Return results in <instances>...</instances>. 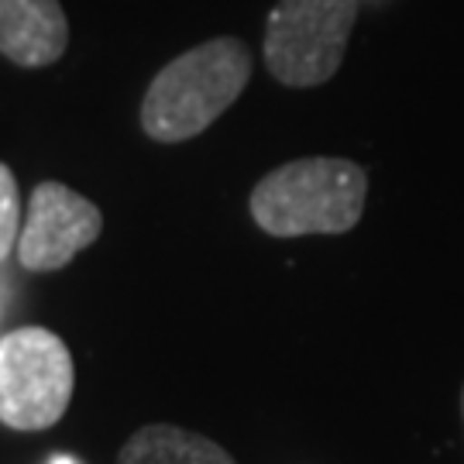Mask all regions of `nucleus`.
I'll return each instance as SVG.
<instances>
[{
    "label": "nucleus",
    "mask_w": 464,
    "mask_h": 464,
    "mask_svg": "<svg viewBox=\"0 0 464 464\" xmlns=\"http://www.w3.org/2000/svg\"><path fill=\"white\" fill-rule=\"evenodd\" d=\"M117 464H234V458L210 437L172 423H149L128 437Z\"/></svg>",
    "instance_id": "obj_7"
},
{
    "label": "nucleus",
    "mask_w": 464,
    "mask_h": 464,
    "mask_svg": "<svg viewBox=\"0 0 464 464\" xmlns=\"http://www.w3.org/2000/svg\"><path fill=\"white\" fill-rule=\"evenodd\" d=\"M21 197H17V179L14 172L0 162V262L11 258L17 251V237H21Z\"/></svg>",
    "instance_id": "obj_8"
},
{
    "label": "nucleus",
    "mask_w": 464,
    "mask_h": 464,
    "mask_svg": "<svg viewBox=\"0 0 464 464\" xmlns=\"http://www.w3.org/2000/svg\"><path fill=\"white\" fill-rule=\"evenodd\" d=\"M362 0H279L266 24V66L282 86L327 83L344 63Z\"/></svg>",
    "instance_id": "obj_3"
},
{
    "label": "nucleus",
    "mask_w": 464,
    "mask_h": 464,
    "mask_svg": "<svg viewBox=\"0 0 464 464\" xmlns=\"http://www.w3.org/2000/svg\"><path fill=\"white\" fill-rule=\"evenodd\" d=\"M251 52L241 38H210L172 59L145 90L141 128L162 145L189 141L245 93Z\"/></svg>",
    "instance_id": "obj_1"
},
{
    "label": "nucleus",
    "mask_w": 464,
    "mask_h": 464,
    "mask_svg": "<svg viewBox=\"0 0 464 464\" xmlns=\"http://www.w3.org/2000/svg\"><path fill=\"white\" fill-rule=\"evenodd\" d=\"M72 354L45 327H17L0 337V423L11 430H49L72 399Z\"/></svg>",
    "instance_id": "obj_4"
},
{
    "label": "nucleus",
    "mask_w": 464,
    "mask_h": 464,
    "mask_svg": "<svg viewBox=\"0 0 464 464\" xmlns=\"http://www.w3.org/2000/svg\"><path fill=\"white\" fill-rule=\"evenodd\" d=\"M69 21L59 0H0V55L14 66L45 69L63 59Z\"/></svg>",
    "instance_id": "obj_6"
},
{
    "label": "nucleus",
    "mask_w": 464,
    "mask_h": 464,
    "mask_svg": "<svg viewBox=\"0 0 464 464\" xmlns=\"http://www.w3.org/2000/svg\"><path fill=\"white\" fill-rule=\"evenodd\" d=\"M103 231L93 199L63 183H38L17 237V262L28 272H59Z\"/></svg>",
    "instance_id": "obj_5"
},
{
    "label": "nucleus",
    "mask_w": 464,
    "mask_h": 464,
    "mask_svg": "<svg viewBox=\"0 0 464 464\" xmlns=\"http://www.w3.org/2000/svg\"><path fill=\"white\" fill-rule=\"evenodd\" d=\"M45 464H80V461H76L72 454H55V458H49Z\"/></svg>",
    "instance_id": "obj_9"
},
{
    "label": "nucleus",
    "mask_w": 464,
    "mask_h": 464,
    "mask_svg": "<svg viewBox=\"0 0 464 464\" xmlns=\"http://www.w3.org/2000/svg\"><path fill=\"white\" fill-rule=\"evenodd\" d=\"M368 199V172L351 159H296L251 189V217L272 237L351 231Z\"/></svg>",
    "instance_id": "obj_2"
},
{
    "label": "nucleus",
    "mask_w": 464,
    "mask_h": 464,
    "mask_svg": "<svg viewBox=\"0 0 464 464\" xmlns=\"http://www.w3.org/2000/svg\"><path fill=\"white\" fill-rule=\"evenodd\" d=\"M461 416H464V389H461Z\"/></svg>",
    "instance_id": "obj_10"
}]
</instances>
